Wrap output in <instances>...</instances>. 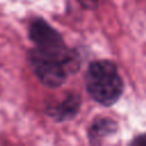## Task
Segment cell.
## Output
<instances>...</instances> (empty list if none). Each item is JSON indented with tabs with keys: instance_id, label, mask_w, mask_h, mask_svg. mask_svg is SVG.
I'll return each mask as SVG.
<instances>
[{
	"instance_id": "1",
	"label": "cell",
	"mask_w": 146,
	"mask_h": 146,
	"mask_svg": "<svg viewBox=\"0 0 146 146\" xmlns=\"http://www.w3.org/2000/svg\"><path fill=\"white\" fill-rule=\"evenodd\" d=\"M86 87L92 99L104 106L116 103L123 91V82L116 65L107 59L96 60L89 65Z\"/></svg>"
},
{
	"instance_id": "2",
	"label": "cell",
	"mask_w": 146,
	"mask_h": 146,
	"mask_svg": "<svg viewBox=\"0 0 146 146\" xmlns=\"http://www.w3.org/2000/svg\"><path fill=\"white\" fill-rule=\"evenodd\" d=\"M29 36L38 51L63 60L70 73L79 70V55L66 47L59 32L46 21L41 18L34 19L30 24Z\"/></svg>"
},
{
	"instance_id": "3",
	"label": "cell",
	"mask_w": 146,
	"mask_h": 146,
	"mask_svg": "<svg viewBox=\"0 0 146 146\" xmlns=\"http://www.w3.org/2000/svg\"><path fill=\"white\" fill-rule=\"evenodd\" d=\"M29 60L38 79L50 88L60 87L70 73L65 63L56 57L42 54L35 48L29 52Z\"/></svg>"
},
{
	"instance_id": "4",
	"label": "cell",
	"mask_w": 146,
	"mask_h": 146,
	"mask_svg": "<svg viewBox=\"0 0 146 146\" xmlns=\"http://www.w3.org/2000/svg\"><path fill=\"white\" fill-rule=\"evenodd\" d=\"M81 106L80 96L75 92L67 94L64 99L50 107H48V114L52 116L56 121H66L73 119Z\"/></svg>"
},
{
	"instance_id": "5",
	"label": "cell",
	"mask_w": 146,
	"mask_h": 146,
	"mask_svg": "<svg viewBox=\"0 0 146 146\" xmlns=\"http://www.w3.org/2000/svg\"><path fill=\"white\" fill-rule=\"evenodd\" d=\"M116 123L111 119H98L89 128V139L92 145H99L102 140L116 131Z\"/></svg>"
},
{
	"instance_id": "6",
	"label": "cell",
	"mask_w": 146,
	"mask_h": 146,
	"mask_svg": "<svg viewBox=\"0 0 146 146\" xmlns=\"http://www.w3.org/2000/svg\"><path fill=\"white\" fill-rule=\"evenodd\" d=\"M78 2L86 9H95L99 5L100 0H78Z\"/></svg>"
},
{
	"instance_id": "7",
	"label": "cell",
	"mask_w": 146,
	"mask_h": 146,
	"mask_svg": "<svg viewBox=\"0 0 146 146\" xmlns=\"http://www.w3.org/2000/svg\"><path fill=\"white\" fill-rule=\"evenodd\" d=\"M130 146H146V133L136 137Z\"/></svg>"
}]
</instances>
